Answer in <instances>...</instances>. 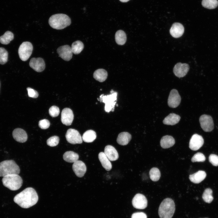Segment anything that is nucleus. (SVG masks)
<instances>
[{
	"instance_id": "obj_1",
	"label": "nucleus",
	"mask_w": 218,
	"mask_h": 218,
	"mask_svg": "<svg viewBox=\"0 0 218 218\" xmlns=\"http://www.w3.org/2000/svg\"><path fill=\"white\" fill-rule=\"evenodd\" d=\"M38 197L35 190L28 187L17 194L14 198V202L24 208H28L35 204Z\"/></svg>"
},
{
	"instance_id": "obj_2",
	"label": "nucleus",
	"mask_w": 218,
	"mask_h": 218,
	"mask_svg": "<svg viewBox=\"0 0 218 218\" xmlns=\"http://www.w3.org/2000/svg\"><path fill=\"white\" fill-rule=\"evenodd\" d=\"M48 23L51 27L53 28L61 30L70 25V18L66 15L57 14L52 15L49 19Z\"/></svg>"
},
{
	"instance_id": "obj_3",
	"label": "nucleus",
	"mask_w": 218,
	"mask_h": 218,
	"mask_svg": "<svg viewBox=\"0 0 218 218\" xmlns=\"http://www.w3.org/2000/svg\"><path fill=\"white\" fill-rule=\"evenodd\" d=\"M175 205L171 199L167 198L162 202L158 209L160 218H171L175 211Z\"/></svg>"
},
{
	"instance_id": "obj_4",
	"label": "nucleus",
	"mask_w": 218,
	"mask_h": 218,
	"mask_svg": "<svg viewBox=\"0 0 218 218\" xmlns=\"http://www.w3.org/2000/svg\"><path fill=\"white\" fill-rule=\"evenodd\" d=\"M3 185L12 190H16L22 186L23 180L18 174H11L6 175L2 178Z\"/></svg>"
},
{
	"instance_id": "obj_5",
	"label": "nucleus",
	"mask_w": 218,
	"mask_h": 218,
	"mask_svg": "<svg viewBox=\"0 0 218 218\" xmlns=\"http://www.w3.org/2000/svg\"><path fill=\"white\" fill-rule=\"evenodd\" d=\"M19 167L13 160H7L0 163V177H4L11 174H18Z\"/></svg>"
},
{
	"instance_id": "obj_6",
	"label": "nucleus",
	"mask_w": 218,
	"mask_h": 218,
	"mask_svg": "<svg viewBox=\"0 0 218 218\" xmlns=\"http://www.w3.org/2000/svg\"><path fill=\"white\" fill-rule=\"evenodd\" d=\"M111 94L107 95H101L99 101L105 104L104 110L107 112L114 111L115 105L116 103L117 93L112 90Z\"/></svg>"
},
{
	"instance_id": "obj_7",
	"label": "nucleus",
	"mask_w": 218,
	"mask_h": 218,
	"mask_svg": "<svg viewBox=\"0 0 218 218\" xmlns=\"http://www.w3.org/2000/svg\"><path fill=\"white\" fill-rule=\"evenodd\" d=\"M33 47L31 43L28 41L23 42L20 45L18 50L20 58L23 61L28 60L32 54Z\"/></svg>"
},
{
	"instance_id": "obj_8",
	"label": "nucleus",
	"mask_w": 218,
	"mask_h": 218,
	"mask_svg": "<svg viewBox=\"0 0 218 218\" xmlns=\"http://www.w3.org/2000/svg\"><path fill=\"white\" fill-rule=\"evenodd\" d=\"M67 140L72 144H81L82 143V137L79 132L73 129H68L66 133Z\"/></svg>"
},
{
	"instance_id": "obj_9",
	"label": "nucleus",
	"mask_w": 218,
	"mask_h": 218,
	"mask_svg": "<svg viewBox=\"0 0 218 218\" xmlns=\"http://www.w3.org/2000/svg\"><path fill=\"white\" fill-rule=\"evenodd\" d=\"M201 127L205 132H210L214 128L213 121L212 117L209 115L203 114L200 118Z\"/></svg>"
},
{
	"instance_id": "obj_10",
	"label": "nucleus",
	"mask_w": 218,
	"mask_h": 218,
	"mask_svg": "<svg viewBox=\"0 0 218 218\" xmlns=\"http://www.w3.org/2000/svg\"><path fill=\"white\" fill-rule=\"evenodd\" d=\"M133 206L135 208L143 209L147 206V201L146 197L143 194L137 193L135 195L132 200Z\"/></svg>"
},
{
	"instance_id": "obj_11",
	"label": "nucleus",
	"mask_w": 218,
	"mask_h": 218,
	"mask_svg": "<svg viewBox=\"0 0 218 218\" xmlns=\"http://www.w3.org/2000/svg\"><path fill=\"white\" fill-rule=\"evenodd\" d=\"M57 51L59 57L65 61H69L72 58L73 52L71 47L69 45L61 46L58 48Z\"/></svg>"
},
{
	"instance_id": "obj_12",
	"label": "nucleus",
	"mask_w": 218,
	"mask_h": 218,
	"mask_svg": "<svg viewBox=\"0 0 218 218\" xmlns=\"http://www.w3.org/2000/svg\"><path fill=\"white\" fill-rule=\"evenodd\" d=\"M181 100V97L178 91L173 89L170 91L168 99V104L171 108H176L180 104Z\"/></svg>"
},
{
	"instance_id": "obj_13",
	"label": "nucleus",
	"mask_w": 218,
	"mask_h": 218,
	"mask_svg": "<svg viewBox=\"0 0 218 218\" xmlns=\"http://www.w3.org/2000/svg\"><path fill=\"white\" fill-rule=\"evenodd\" d=\"M204 140L202 136L194 134L192 136L189 142V148L192 150H197L203 145Z\"/></svg>"
},
{
	"instance_id": "obj_14",
	"label": "nucleus",
	"mask_w": 218,
	"mask_h": 218,
	"mask_svg": "<svg viewBox=\"0 0 218 218\" xmlns=\"http://www.w3.org/2000/svg\"><path fill=\"white\" fill-rule=\"evenodd\" d=\"M30 66L37 72H41L45 68V64L43 59L41 58H31L29 62Z\"/></svg>"
},
{
	"instance_id": "obj_15",
	"label": "nucleus",
	"mask_w": 218,
	"mask_h": 218,
	"mask_svg": "<svg viewBox=\"0 0 218 218\" xmlns=\"http://www.w3.org/2000/svg\"><path fill=\"white\" fill-rule=\"evenodd\" d=\"M74 115L72 110L69 108L63 109L61 113V120L62 123L66 126L71 125Z\"/></svg>"
},
{
	"instance_id": "obj_16",
	"label": "nucleus",
	"mask_w": 218,
	"mask_h": 218,
	"mask_svg": "<svg viewBox=\"0 0 218 218\" xmlns=\"http://www.w3.org/2000/svg\"><path fill=\"white\" fill-rule=\"evenodd\" d=\"M189 69V66L188 64L178 63L174 66L173 69V72L176 76L180 78L185 76Z\"/></svg>"
},
{
	"instance_id": "obj_17",
	"label": "nucleus",
	"mask_w": 218,
	"mask_h": 218,
	"mask_svg": "<svg viewBox=\"0 0 218 218\" xmlns=\"http://www.w3.org/2000/svg\"><path fill=\"white\" fill-rule=\"evenodd\" d=\"M72 169L78 177H81L85 173L87 168L85 164L83 162L78 160L74 162L73 164Z\"/></svg>"
},
{
	"instance_id": "obj_18",
	"label": "nucleus",
	"mask_w": 218,
	"mask_h": 218,
	"mask_svg": "<svg viewBox=\"0 0 218 218\" xmlns=\"http://www.w3.org/2000/svg\"><path fill=\"white\" fill-rule=\"evenodd\" d=\"M12 136L16 141L20 143L25 142L28 138L26 132L23 129L20 128H16L14 130Z\"/></svg>"
},
{
	"instance_id": "obj_19",
	"label": "nucleus",
	"mask_w": 218,
	"mask_h": 218,
	"mask_svg": "<svg viewBox=\"0 0 218 218\" xmlns=\"http://www.w3.org/2000/svg\"><path fill=\"white\" fill-rule=\"evenodd\" d=\"M170 33L173 37L178 38L180 37L184 32V28L182 24L179 23L173 24L170 29Z\"/></svg>"
},
{
	"instance_id": "obj_20",
	"label": "nucleus",
	"mask_w": 218,
	"mask_h": 218,
	"mask_svg": "<svg viewBox=\"0 0 218 218\" xmlns=\"http://www.w3.org/2000/svg\"><path fill=\"white\" fill-rule=\"evenodd\" d=\"M104 153L110 160L115 161L118 158L119 155L117 150L111 145H108L105 147Z\"/></svg>"
},
{
	"instance_id": "obj_21",
	"label": "nucleus",
	"mask_w": 218,
	"mask_h": 218,
	"mask_svg": "<svg viewBox=\"0 0 218 218\" xmlns=\"http://www.w3.org/2000/svg\"><path fill=\"white\" fill-rule=\"evenodd\" d=\"M206 173L203 171L199 170L189 176L190 180L195 183H199L203 180L206 177Z\"/></svg>"
},
{
	"instance_id": "obj_22",
	"label": "nucleus",
	"mask_w": 218,
	"mask_h": 218,
	"mask_svg": "<svg viewBox=\"0 0 218 218\" xmlns=\"http://www.w3.org/2000/svg\"><path fill=\"white\" fill-rule=\"evenodd\" d=\"M175 143V140L173 137L171 136L166 135L162 137L160 141V145L164 149L170 148L173 146Z\"/></svg>"
},
{
	"instance_id": "obj_23",
	"label": "nucleus",
	"mask_w": 218,
	"mask_h": 218,
	"mask_svg": "<svg viewBox=\"0 0 218 218\" xmlns=\"http://www.w3.org/2000/svg\"><path fill=\"white\" fill-rule=\"evenodd\" d=\"M131 139V136L127 132H122L120 133L117 137V143L121 145H126L128 144Z\"/></svg>"
},
{
	"instance_id": "obj_24",
	"label": "nucleus",
	"mask_w": 218,
	"mask_h": 218,
	"mask_svg": "<svg viewBox=\"0 0 218 218\" xmlns=\"http://www.w3.org/2000/svg\"><path fill=\"white\" fill-rule=\"evenodd\" d=\"M98 158L103 167L107 171L111 170L112 167L111 164L104 152H100Z\"/></svg>"
},
{
	"instance_id": "obj_25",
	"label": "nucleus",
	"mask_w": 218,
	"mask_h": 218,
	"mask_svg": "<svg viewBox=\"0 0 218 218\" xmlns=\"http://www.w3.org/2000/svg\"><path fill=\"white\" fill-rule=\"evenodd\" d=\"M180 119V116L174 113H170L163 121V123L166 125H173L178 123Z\"/></svg>"
},
{
	"instance_id": "obj_26",
	"label": "nucleus",
	"mask_w": 218,
	"mask_h": 218,
	"mask_svg": "<svg viewBox=\"0 0 218 218\" xmlns=\"http://www.w3.org/2000/svg\"><path fill=\"white\" fill-rule=\"evenodd\" d=\"M107 72L103 69H98L96 70L93 74L94 78L100 82L104 81L107 78Z\"/></svg>"
},
{
	"instance_id": "obj_27",
	"label": "nucleus",
	"mask_w": 218,
	"mask_h": 218,
	"mask_svg": "<svg viewBox=\"0 0 218 218\" xmlns=\"http://www.w3.org/2000/svg\"><path fill=\"white\" fill-rule=\"evenodd\" d=\"M78 154L73 151H69L65 152L63 154V158L66 161L69 163H74L79 159Z\"/></svg>"
},
{
	"instance_id": "obj_28",
	"label": "nucleus",
	"mask_w": 218,
	"mask_h": 218,
	"mask_svg": "<svg viewBox=\"0 0 218 218\" xmlns=\"http://www.w3.org/2000/svg\"><path fill=\"white\" fill-rule=\"evenodd\" d=\"M97 137L96 132L92 130H88L85 131L82 136L83 140L86 143L93 142Z\"/></svg>"
},
{
	"instance_id": "obj_29",
	"label": "nucleus",
	"mask_w": 218,
	"mask_h": 218,
	"mask_svg": "<svg viewBox=\"0 0 218 218\" xmlns=\"http://www.w3.org/2000/svg\"><path fill=\"white\" fill-rule=\"evenodd\" d=\"M115 40L117 43L119 45L125 44L127 40L125 33L122 30H119L116 33L115 36Z\"/></svg>"
},
{
	"instance_id": "obj_30",
	"label": "nucleus",
	"mask_w": 218,
	"mask_h": 218,
	"mask_svg": "<svg viewBox=\"0 0 218 218\" xmlns=\"http://www.w3.org/2000/svg\"><path fill=\"white\" fill-rule=\"evenodd\" d=\"M84 47L82 42L80 41H77L72 43L71 48L73 53L77 54L81 53Z\"/></svg>"
},
{
	"instance_id": "obj_31",
	"label": "nucleus",
	"mask_w": 218,
	"mask_h": 218,
	"mask_svg": "<svg viewBox=\"0 0 218 218\" xmlns=\"http://www.w3.org/2000/svg\"><path fill=\"white\" fill-rule=\"evenodd\" d=\"M14 38L13 34L10 31H6L4 34L0 37V42L4 45L8 44Z\"/></svg>"
},
{
	"instance_id": "obj_32",
	"label": "nucleus",
	"mask_w": 218,
	"mask_h": 218,
	"mask_svg": "<svg viewBox=\"0 0 218 218\" xmlns=\"http://www.w3.org/2000/svg\"><path fill=\"white\" fill-rule=\"evenodd\" d=\"M202 5L206 8L213 9L218 6V1L217 0H202Z\"/></svg>"
},
{
	"instance_id": "obj_33",
	"label": "nucleus",
	"mask_w": 218,
	"mask_h": 218,
	"mask_svg": "<svg viewBox=\"0 0 218 218\" xmlns=\"http://www.w3.org/2000/svg\"><path fill=\"white\" fill-rule=\"evenodd\" d=\"M150 179L153 181H158L160 177V173L159 169L156 167L152 168L149 171Z\"/></svg>"
},
{
	"instance_id": "obj_34",
	"label": "nucleus",
	"mask_w": 218,
	"mask_h": 218,
	"mask_svg": "<svg viewBox=\"0 0 218 218\" xmlns=\"http://www.w3.org/2000/svg\"><path fill=\"white\" fill-rule=\"evenodd\" d=\"M212 193L213 191L210 188H207L204 190L202 195V198L205 202L210 203L212 202L213 199Z\"/></svg>"
},
{
	"instance_id": "obj_35",
	"label": "nucleus",
	"mask_w": 218,
	"mask_h": 218,
	"mask_svg": "<svg viewBox=\"0 0 218 218\" xmlns=\"http://www.w3.org/2000/svg\"><path fill=\"white\" fill-rule=\"evenodd\" d=\"M8 52L4 48L0 47V64H4L8 61Z\"/></svg>"
},
{
	"instance_id": "obj_36",
	"label": "nucleus",
	"mask_w": 218,
	"mask_h": 218,
	"mask_svg": "<svg viewBox=\"0 0 218 218\" xmlns=\"http://www.w3.org/2000/svg\"><path fill=\"white\" fill-rule=\"evenodd\" d=\"M59 138L58 137L54 136L50 137L47 140V143L48 145L51 147H54L59 143Z\"/></svg>"
},
{
	"instance_id": "obj_37",
	"label": "nucleus",
	"mask_w": 218,
	"mask_h": 218,
	"mask_svg": "<svg viewBox=\"0 0 218 218\" xmlns=\"http://www.w3.org/2000/svg\"><path fill=\"white\" fill-rule=\"evenodd\" d=\"M205 160L206 158L204 155L201 153L198 152L193 156L191 160L193 162H203Z\"/></svg>"
},
{
	"instance_id": "obj_38",
	"label": "nucleus",
	"mask_w": 218,
	"mask_h": 218,
	"mask_svg": "<svg viewBox=\"0 0 218 218\" xmlns=\"http://www.w3.org/2000/svg\"><path fill=\"white\" fill-rule=\"evenodd\" d=\"M60 113L59 108L55 106L51 107L49 110V113L50 115L52 117L58 116Z\"/></svg>"
},
{
	"instance_id": "obj_39",
	"label": "nucleus",
	"mask_w": 218,
	"mask_h": 218,
	"mask_svg": "<svg viewBox=\"0 0 218 218\" xmlns=\"http://www.w3.org/2000/svg\"><path fill=\"white\" fill-rule=\"evenodd\" d=\"M50 124L49 121L46 119H44L40 120L39 121L38 125L39 127L43 129L48 128L50 125Z\"/></svg>"
},
{
	"instance_id": "obj_40",
	"label": "nucleus",
	"mask_w": 218,
	"mask_h": 218,
	"mask_svg": "<svg viewBox=\"0 0 218 218\" xmlns=\"http://www.w3.org/2000/svg\"><path fill=\"white\" fill-rule=\"evenodd\" d=\"M210 162L214 166H218V156L215 154H211L209 157Z\"/></svg>"
},
{
	"instance_id": "obj_41",
	"label": "nucleus",
	"mask_w": 218,
	"mask_h": 218,
	"mask_svg": "<svg viewBox=\"0 0 218 218\" xmlns=\"http://www.w3.org/2000/svg\"><path fill=\"white\" fill-rule=\"evenodd\" d=\"M27 89L29 97L33 98L38 97V93L37 91L29 87L27 88Z\"/></svg>"
},
{
	"instance_id": "obj_42",
	"label": "nucleus",
	"mask_w": 218,
	"mask_h": 218,
	"mask_svg": "<svg viewBox=\"0 0 218 218\" xmlns=\"http://www.w3.org/2000/svg\"><path fill=\"white\" fill-rule=\"evenodd\" d=\"M131 218H147V216L145 213L142 212H138L132 214Z\"/></svg>"
},
{
	"instance_id": "obj_43",
	"label": "nucleus",
	"mask_w": 218,
	"mask_h": 218,
	"mask_svg": "<svg viewBox=\"0 0 218 218\" xmlns=\"http://www.w3.org/2000/svg\"><path fill=\"white\" fill-rule=\"evenodd\" d=\"M121 2H128L130 0H119Z\"/></svg>"
}]
</instances>
